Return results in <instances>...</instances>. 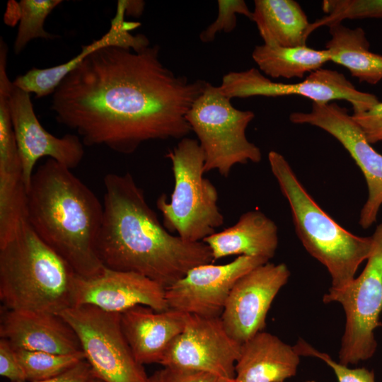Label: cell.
I'll use <instances>...</instances> for the list:
<instances>
[{
	"label": "cell",
	"instance_id": "4fadbf2b",
	"mask_svg": "<svg viewBox=\"0 0 382 382\" xmlns=\"http://www.w3.org/2000/svg\"><path fill=\"white\" fill-rule=\"evenodd\" d=\"M269 261L241 255L224 265H201L166 289L169 308L202 317H221L237 281L253 269Z\"/></svg>",
	"mask_w": 382,
	"mask_h": 382
},
{
	"label": "cell",
	"instance_id": "5b68a950",
	"mask_svg": "<svg viewBox=\"0 0 382 382\" xmlns=\"http://www.w3.org/2000/svg\"><path fill=\"white\" fill-rule=\"evenodd\" d=\"M271 171L286 199L298 238L307 252L328 270L330 289L340 290L356 277L359 265L369 257L371 236L354 235L342 228L313 199L285 157L268 153Z\"/></svg>",
	"mask_w": 382,
	"mask_h": 382
},
{
	"label": "cell",
	"instance_id": "8fae6325",
	"mask_svg": "<svg viewBox=\"0 0 382 382\" xmlns=\"http://www.w3.org/2000/svg\"><path fill=\"white\" fill-rule=\"evenodd\" d=\"M289 120L294 124L310 125L325 131L347 151L363 173L368 190L359 224L363 228L371 226L382 205V154L368 141L347 109L335 102L313 103L310 112H292Z\"/></svg>",
	"mask_w": 382,
	"mask_h": 382
},
{
	"label": "cell",
	"instance_id": "1f68e13d",
	"mask_svg": "<svg viewBox=\"0 0 382 382\" xmlns=\"http://www.w3.org/2000/svg\"><path fill=\"white\" fill-rule=\"evenodd\" d=\"M0 375L11 382L25 381L15 349L3 338L0 340Z\"/></svg>",
	"mask_w": 382,
	"mask_h": 382
},
{
	"label": "cell",
	"instance_id": "d6a6232c",
	"mask_svg": "<svg viewBox=\"0 0 382 382\" xmlns=\"http://www.w3.org/2000/svg\"><path fill=\"white\" fill-rule=\"evenodd\" d=\"M209 374L164 367L149 378L150 382H216Z\"/></svg>",
	"mask_w": 382,
	"mask_h": 382
},
{
	"label": "cell",
	"instance_id": "4316f807",
	"mask_svg": "<svg viewBox=\"0 0 382 382\" xmlns=\"http://www.w3.org/2000/svg\"><path fill=\"white\" fill-rule=\"evenodd\" d=\"M62 2L61 0L19 1L21 18L13 47L16 54L21 52L28 43L34 39L50 40L58 37L47 33L44 28V23L50 13Z\"/></svg>",
	"mask_w": 382,
	"mask_h": 382
},
{
	"label": "cell",
	"instance_id": "74e56055",
	"mask_svg": "<svg viewBox=\"0 0 382 382\" xmlns=\"http://www.w3.org/2000/svg\"><path fill=\"white\" fill-rule=\"evenodd\" d=\"M89 382H103V381H101L100 379H98L97 378H95L94 376L90 380ZM149 382H150V380H149Z\"/></svg>",
	"mask_w": 382,
	"mask_h": 382
},
{
	"label": "cell",
	"instance_id": "603a6c76",
	"mask_svg": "<svg viewBox=\"0 0 382 382\" xmlns=\"http://www.w3.org/2000/svg\"><path fill=\"white\" fill-rule=\"evenodd\" d=\"M330 39L326 42L330 62L345 67L359 82L371 85L382 80V55L370 51L361 28H349L342 23L328 27Z\"/></svg>",
	"mask_w": 382,
	"mask_h": 382
},
{
	"label": "cell",
	"instance_id": "30bf717a",
	"mask_svg": "<svg viewBox=\"0 0 382 382\" xmlns=\"http://www.w3.org/2000/svg\"><path fill=\"white\" fill-rule=\"evenodd\" d=\"M218 88L230 100L300 96L319 104L346 100L352 105L354 114L365 112L379 102L375 95L357 90L343 74L323 68L310 73L297 83L272 81L255 68L230 71L223 76Z\"/></svg>",
	"mask_w": 382,
	"mask_h": 382
},
{
	"label": "cell",
	"instance_id": "277c9868",
	"mask_svg": "<svg viewBox=\"0 0 382 382\" xmlns=\"http://www.w3.org/2000/svg\"><path fill=\"white\" fill-rule=\"evenodd\" d=\"M76 274L29 222L0 243V300L7 309L59 314L74 306Z\"/></svg>",
	"mask_w": 382,
	"mask_h": 382
},
{
	"label": "cell",
	"instance_id": "52a82bcc",
	"mask_svg": "<svg viewBox=\"0 0 382 382\" xmlns=\"http://www.w3.org/2000/svg\"><path fill=\"white\" fill-rule=\"evenodd\" d=\"M254 118L253 111L234 108L218 86L207 83L186 115L204 154V173L215 170L228 177L236 164L261 161L260 148L245 134Z\"/></svg>",
	"mask_w": 382,
	"mask_h": 382
},
{
	"label": "cell",
	"instance_id": "d590c367",
	"mask_svg": "<svg viewBox=\"0 0 382 382\" xmlns=\"http://www.w3.org/2000/svg\"><path fill=\"white\" fill-rule=\"evenodd\" d=\"M125 15L138 18L144 12L145 2L141 0H125Z\"/></svg>",
	"mask_w": 382,
	"mask_h": 382
},
{
	"label": "cell",
	"instance_id": "e0dca14e",
	"mask_svg": "<svg viewBox=\"0 0 382 382\" xmlns=\"http://www.w3.org/2000/svg\"><path fill=\"white\" fill-rule=\"evenodd\" d=\"M0 337L14 349L58 354L82 352L72 328L59 314L33 311H14L3 307Z\"/></svg>",
	"mask_w": 382,
	"mask_h": 382
},
{
	"label": "cell",
	"instance_id": "44dd1931",
	"mask_svg": "<svg viewBox=\"0 0 382 382\" xmlns=\"http://www.w3.org/2000/svg\"><path fill=\"white\" fill-rule=\"evenodd\" d=\"M213 260L230 255L258 257L270 260L278 246V228L264 213L253 210L243 213L238 221L204 241Z\"/></svg>",
	"mask_w": 382,
	"mask_h": 382
},
{
	"label": "cell",
	"instance_id": "836d02e7",
	"mask_svg": "<svg viewBox=\"0 0 382 382\" xmlns=\"http://www.w3.org/2000/svg\"><path fill=\"white\" fill-rule=\"evenodd\" d=\"M93 377L90 365L83 360L59 376L37 382H89Z\"/></svg>",
	"mask_w": 382,
	"mask_h": 382
},
{
	"label": "cell",
	"instance_id": "ac0fdd59",
	"mask_svg": "<svg viewBox=\"0 0 382 382\" xmlns=\"http://www.w3.org/2000/svg\"><path fill=\"white\" fill-rule=\"evenodd\" d=\"M125 0H119L109 30L99 39L81 47V52L69 61L49 68H33L25 74L18 76L13 84L20 89L34 93L35 98L52 94L65 76L77 67L93 52L108 47L118 46L139 51L150 45L149 39L142 34L133 35L130 31L140 26L138 22L125 21Z\"/></svg>",
	"mask_w": 382,
	"mask_h": 382
},
{
	"label": "cell",
	"instance_id": "ffe728a7",
	"mask_svg": "<svg viewBox=\"0 0 382 382\" xmlns=\"http://www.w3.org/2000/svg\"><path fill=\"white\" fill-rule=\"evenodd\" d=\"M300 356L294 346L259 332L241 344L235 365L237 382H284L294 376Z\"/></svg>",
	"mask_w": 382,
	"mask_h": 382
},
{
	"label": "cell",
	"instance_id": "cb8c5ba5",
	"mask_svg": "<svg viewBox=\"0 0 382 382\" xmlns=\"http://www.w3.org/2000/svg\"><path fill=\"white\" fill-rule=\"evenodd\" d=\"M252 57L260 71L274 79H301L330 62L326 49L316 50L307 45L282 47L262 44L255 47Z\"/></svg>",
	"mask_w": 382,
	"mask_h": 382
},
{
	"label": "cell",
	"instance_id": "7c38bea8",
	"mask_svg": "<svg viewBox=\"0 0 382 382\" xmlns=\"http://www.w3.org/2000/svg\"><path fill=\"white\" fill-rule=\"evenodd\" d=\"M241 346L228 334L221 317L187 314L183 330L170 345L160 364L234 378Z\"/></svg>",
	"mask_w": 382,
	"mask_h": 382
},
{
	"label": "cell",
	"instance_id": "3957f363",
	"mask_svg": "<svg viewBox=\"0 0 382 382\" xmlns=\"http://www.w3.org/2000/svg\"><path fill=\"white\" fill-rule=\"evenodd\" d=\"M28 222L37 236L79 276L92 277L105 267L96 253L103 205L71 170L48 158L33 173Z\"/></svg>",
	"mask_w": 382,
	"mask_h": 382
},
{
	"label": "cell",
	"instance_id": "4dcf8cb0",
	"mask_svg": "<svg viewBox=\"0 0 382 382\" xmlns=\"http://www.w3.org/2000/svg\"><path fill=\"white\" fill-rule=\"evenodd\" d=\"M352 116L371 144L382 143V102L379 101L365 112L353 113Z\"/></svg>",
	"mask_w": 382,
	"mask_h": 382
},
{
	"label": "cell",
	"instance_id": "d4e9b609",
	"mask_svg": "<svg viewBox=\"0 0 382 382\" xmlns=\"http://www.w3.org/2000/svg\"><path fill=\"white\" fill-rule=\"evenodd\" d=\"M27 223L28 195L21 162H0V243Z\"/></svg>",
	"mask_w": 382,
	"mask_h": 382
},
{
	"label": "cell",
	"instance_id": "6da1fadb",
	"mask_svg": "<svg viewBox=\"0 0 382 382\" xmlns=\"http://www.w3.org/2000/svg\"><path fill=\"white\" fill-rule=\"evenodd\" d=\"M159 51L157 45L137 52L108 46L86 57L52 93L57 121L86 146L124 154L147 141L186 137L187 113L208 82L176 75Z\"/></svg>",
	"mask_w": 382,
	"mask_h": 382
},
{
	"label": "cell",
	"instance_id": "9c48e42d",
	"mask_svg": "<svg viewBox=\"0 0 382 382\" xmlns=\"http://www.w3.org/2000/svg\"><path fill=\"white\" fill-rule=\"evenodd\" d=\"M59 315L76 334L95 378L103 382H149L123 333L120 313L82 304Z\"/></svg>",
	"mask_w": 382,
	"mask_h": 382
},
{
	"label": "cell",
	"instance_id": "ba28073f",
	"mask_svg": "<svg viewBox=\"0 0 382 382\" xmlns=\"http://www.w3.org/2000/svg\"><path fill=\"white\" fill-rule=\"evenodd\" d=\"M371 237L372 250L360 275L342 289L330 288L323 298L325 303H340L345 311L339 362L345 366L371 358L377 346L374 330L382 311V221Z\"/></svg>",
	"mask_w": 382,
	"mask_h": 382
},
{
	"label": "cell",
	"instance_id": "83f0119b",
	"mask_svg": "<svg viewBox=\"0 0 382 382\" xmlns=\"http://www.w3.org/2000/svg\"><path fill=\"white\" fill-rule=\"evenodd\" d=\"M322 9L326 15L311 23L310 34L346 19L382 18V0H325Z\"/></svg>",
	"mask_w": 382,
	"mask_h": 382
},
{
	"label": "cell",
	"instance_id": "7a4b0ae2",
	"mask_svg": "<svg viewBox=\"0 0 382 382\" xmlns=\"http://www.w3.org/2000/svg\"><path fill=\"white\" fill-rule=\"evenodd\" d=\"M103 182L96 253L105 267L141 274L166 289L192 268L214 261L205 243L184 241L161 224L129 173H108Z\"/></svg>",
	"mask_w": 382,
	"mask_h": 382
},
{
	"label": "cell",
	"instance_id": "484cf974",
	"mask_svg": "<svg viewBox=\"0 0 382 382\" xmlns=\"http://www.w3.org/2000/svg\"><path fill=\"white\" fill-rule=\"evenodd\" d=\"M25 381L37 382L54 378L85 359L83 352L58 354L15 349Z\"/></svg>",
	"mask_w": 382,
	"mask_h": 382
},
{
	"label": "cell",
	"instance_id": "8d00e7d4",
	"mask_svg": "<svg viewBox=\"0 0 382 382\" xmlns=\"http://www.w3.org/2000/svg\"><path fill=\"white\" fill-rule=\"evenodd\" d=\"M216 382H237L234 378H217Z\"/></svg>",
	"mask_w": 382,
	"mask_h": 382
},
{
	"label": "cell",
	"instance_id": "f1b7e54d",
	"mask_svg": "<svg viewBox=\"0 0 382 382\" xmlns=\"http://www.w3.org/2000/svg\"><path fill=\"white\" fill-rule=\"evenodd\" d=\"M217 5L216 18L199 33V40L204 43L214 41L217 33L233 31L237 25V15L252 18V11L243 0H218Z\"/></svg>",
	"mask_w": 382,
	"mask_h": 382
},
{
	"label": "cell",
	"instance_id": "f35d334b",
	"mask_svg": "<svg viewBox=\"0 0 382 382\" xmlns=\"http://www.w3.org/2000/svg\"><path fill=\"white\" fill-rule=\"evenodd\" d=\"M306 382H315V381H306Z\"/></svg>",
	"mask_w": 382,
	"mask_h": 382
},
{
	"label": "cell",
	"instance_id": "e575fe53",
	"mask_svg": "<svg viewBox=\"0 0 382 382\" xmlns=\"http://www.w3.org/2000/svg\"><path fill=\"white\" fill-rule=\"evenodd\" d=\"M21 18V8L19 2L16 1H9L7 4L6 11L4 15L5 23L13 26Z\"/></svg>",
	"mask_w": 382,
	"mask_h": 382
},
{
	"label": "cell",
	"instance_id": "5bb4252c",
	"mask_svg": "<svg viewBox=\"0 0 382 382\" xmlns=\"http://www.w3.org/2000/svg\"><path fill=\"white\" fill-rule=\"evenodd\" d=\"M289 276L284 263L268 262L237 281L221 316L224 328L234 340L241 345L265 328L271 304Z\"/></svg>",
	"mask_w": 382,
	"mask_h": 382
},
{
	"label": "cell",
	"instance_id": "9a60e30c",
	"mask_svg": "<svg viewBox=\"0 0 382 382\" xmlns=\"http://www.w3.org/2000/svg\"><path fill=\"white\" fill-rule=\"evenodd\" d=\"M8 104L28 192L34 166L40 158L50 157L70 170L81 163L84 144L79 136L66 134L57 137L45 130L35 114L30 93L15 86L13 81Z\"/></svg>",
	"mask_w": 382,
	"mask_h": 382
},
{
	"label": "cell",
	"instance_id": "f546056e",
	"mask_svg": "<svg viewBox=\"0 0 382 382\" xmlns=\"http://www.w3.org/2000/svg\"><path fill=\"white\" fill-rule=\"evenodd\" d=\"M298 354L318 358L325 362L334 371L338 382H375L374 371L366 368L350 369L333 360L326 353L319 352L302 339L294 346Z\"/></svg>",
	"mask_w": 382,
	"mask_h": 382
},
{
	"label": "cell",
	"instance_id": "d6986e66",
	"mask_svg": "<svg viewBox=\"0 0 382 382\" xmlns=\"http://www.w3.org/2000/svg\"><path fill=\"white\" fill-rule=\"evenodd\" d=\"M187 314L174 309L156 311L143 305L120 313L121 326L136 360L160 364L172 342L182 332Z\"/></svg>",
	"mask_w": 382,
	"mask_h": 382
},
{
	"label": "cell",
	"instance_id": "2e32d148",
	"mask_svg": "<svg viewBox=\"0 0 382 382\" xmlns=\"http://www.w3.org/2000/svg\"><path fill=\"white\" fill-rule=\"evenodd\" d=\"M82 304L118 313L137 305L149 306L158 312L169 309L166 289L158 283L135 272L106 267L92 277L76 274L74 306Z\"/></svg>",
	"mask_w": 382,
	"mask_h": 382
},
{
	"label": "cell",
	"instance_id": "7402d4cb",
	"mask_svg": "<svg viewBox=\"0 0 382 382\" xmlns=\"http://www.w3.org/2000/svg\"><path fill=\"white\" fill-rule=\"evenodd\" d=\"M251 20L267 45H306L311 35V23L294 0H255Z\"/></svg>",
	"mask_w": 382,
	"mask_h": 382
},
{
	"label": "cell",
	"instance_id": "8992f818",
	"mask_svg": "<svg viewBox=\"0 0 382 382\" xmlns=\"http://www.w3.org/2000/svg\"><path fill=\"white\" fill-rule=\"evenodd\" d=\"M166 156L172 164L174 188L170 201L165 194L156 200L163 225L184 241L203 242L224 221L217 190L203 176L204 151L198 140L184 137Z\"/></svg>",
	"mask_w": 382,
	"mask_h": 382
}]
</instances>
